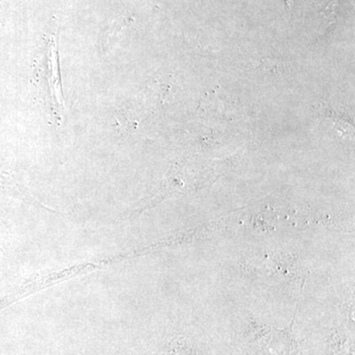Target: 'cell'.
<instances>
[{
  "label": "cell",
  "mask_w": 355,
  "mask_h": 355,
  "mask_svg": "<svg viewBox=\"0 0 355 355\" xmlns=\"http://www.w3.org/2000/svg\"><path fill=\"white\" fill-rule=\"evenodd\" d=\"M58 40L55 35H51L46 46V80L48 83L51 110L57 116V120L60 121L64 120L65 107L58 69Z\"/></svg>",
  "instance_id": "obj_1"
},
{
  "label": "cell",
  "mask_w": 355,
  "mask_h": 355,
  "mask_svg": "<svg viewBox=\"0 0 355 355\" xmlns=\"http://www.w3.org/2000/svg\"><path fill=\"white\" fill-rule=\"evenodd\" d=\"M287 6H291L294 0H284Z\"/></svg>",
  "instance_id": "obj_2"
}]
</instances>
